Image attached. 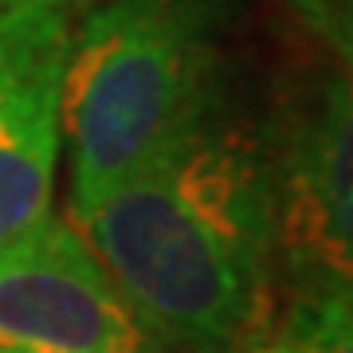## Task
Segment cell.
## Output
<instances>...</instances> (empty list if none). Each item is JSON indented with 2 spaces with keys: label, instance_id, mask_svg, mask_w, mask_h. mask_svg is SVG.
Returning a JSON list of instances; mask_svg holds the SVG:
<instances>
[{
  "label": "cell",
  "instance_id": "1",
  "mask_svg": "<svg viewBox=\"0 0 353 353\" xmlns=\"http://www.w3.org/2000/svg\"><path fill=\"white\" fill-rule=\"evenodd\" d=\"M71 224L141 326L185 345H232L271 310V165L208 122L114 185Z\"/></svg>",
  "mask_w": 353,
  "mask_h": 353
},
{
  "label": "cell",
  "instance_id": "2",
  "mask_svg": "<svg viewBox=\"0 0 353 353\" xmlns=\"http://www.w3.org/2000/svg\"><path fill=\"white\" fill-rule=\"evenodd\" d=\"M212 0H99L63 71L71 220L212 122Z\"/></svg>",
  "mask_w": 353,
  "mask_h": 353
},
{
  "label": "cell",
  "instance_id": "3",
  "mask_svg": "<svg viewBox=\"0 0 353 353\" xmlns=\"http://www.w3.org/2000/svg\"><path fill=\"white\" fill-rule=\"evenodd\" d=\"M275 259L306 294L353 287V79L303 102L271 165Z\"/></svg>",
  "mask_w": 353,
  "mask_h": 353
},
{
  "label": "cell",
  "instance_id": "4",
  "mask_svg": "<svg viewBox=\"0 0 353 353\" xmlns=\"http://www.w3.org/2000/svg\"><path fill=\"white\" fill-rule=\"evenodd\" d=\"M0 350L141 353V322L71 220L48 212L0 248Z\"/></svg>",
  "mask_w": 353,
  "mask_h": 353
},
{
  "label": "cell",
  "instance_id": "5",
  "mask_svg": "<svg viewBox=\"0 0 353 353\" xmlns=\"http://www.w3.org/2000/svg\"><path fill=\"white\" fill-rule=\"evenodd\" d=\"M83 0H0V248L51 212Z\"/></svg>",
  "mask_w": 353,
  "mask_h": 353
},
{
  "label": "cell",
  "instance_id": "6",
  "mask_svg": "<svg viewBox=\"0 0 353 353\" xmlns=\"http://www.w3.org/2000/svg\"><path fill=\"white\" fill-rule=\"evenodd\" d=\"M306 353H353V287L306 294L287 330Z\"/></svg>",
  "mask_w": 353,
  "mask_h": 353
},
{
  "label": "cell",
  "instance_id": "7",
  "mask_svg": "<svg viewBox=\"0 0 353 353\" xmlns=\"http://www.w3.org/2000/svg\"><path fill=\"white\" fill-rule=\"evenodd\" d=\"M290 8L322 43L338 51L353 79V0H290Z\"/></svg>",
  "mask_w": 353,
  "mask_h": 353
},
{
  "label": "cell",
  "instance_id": "8",
  "mask_svg": "<svg viewBox=\"0 0 353 353\" xmlns=\"http://www.w3.org/2000/svg\"><path fill=\"white\" fill-rule=\"evenodd\" d=\"M263 353H306V350L299 345V341H290V338H287V341H279L275 350H263Z\"/></svg>",
  "mask_w": 353,
  "mask_h": 353
},
{
  "label": "cell",
  "instance_id": "9",
  "mask_svg": "<svg viewBox=\"0 0 353 353\" xmlns=\"http://www.w3.org/2000/svg\"><path fill=\"white\" fill-rule=\"evenodd\" d=\"M0 353H20V350H0Z\"/></svg>",
  "mask_w": 353,
  "mask_h": 353
}]
</instances>
